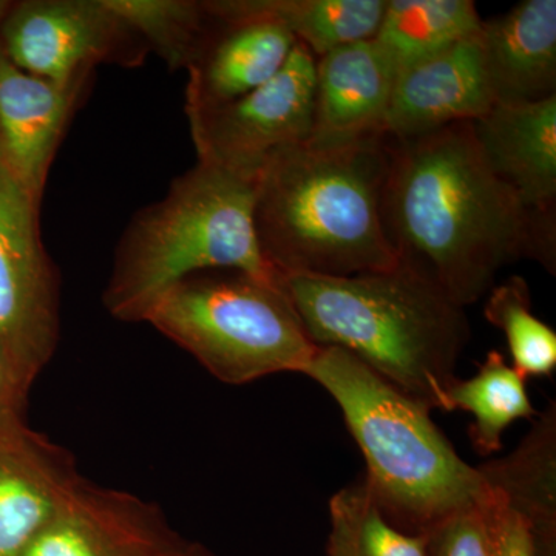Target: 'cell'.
<instances>
[{
  "label": "cell",
  "mask_w": 556,
  "mask_h": 556,
  "mask_svg": "<svg viewBox=\"0 0 556 556\" xmlns=\"http://www.w3.org/2000/svg\"><path fill=\"white\" fill-rule=\"evenodd\" d=\"M383 222L401 262L467 308L521 258L555 274V222L522 206L486 166L470 123L388 139Z\"/></svg>",
  "instance_id": "1"
},
{
  "label": "cell",
  "mask_w": 556,
  "mask_h": 556,
  "mask_svg": "<svg viewBox=\"0 0 556 556\" xmlns=\"http://www.w3.org/2000/svg\"><path fill=\"white\" fill-rule=\"evenodd\" d=\"M317 346H336L430 409L447 391L470 342L466 308L408 263L356 276L280 274Z\"/></svg>",
  "instance_id": "2"
},
{
  "label": "cell",
  "mask_w": 556,
  "mask_h": 556,
  "mask_svg": "<svg viewBox=\"0 0 556 556\" xmlns=\"http://www.w3.org/2000/svg\"><path fill=\"white\" fill-rule=\"evenodd\" d=\"M388 139L336 152L299 144L269 160L257 178L254 222L278 274L343 277L399 265L382 212Z\"/></svg>",
  "instance_id": "3"
},
{
  "label": "cell",
  "mask_w": 556,
  "mask_h": 556,
  "mask_svg": "<svg viewBox=\"0 0 556 556\" xmlns=\"http://www.w3.org/2000/svg\"><path fill=\"white\" fill-rule=\"evenodd\" d=\"M334 399L365 459V482L391 525L427 535L486 495L478 467L460 457L431 409L358 358L317 346L305 372Z\"/></svg>",
  "instance_id": "4"
},
{
  "label": "cell",
  "mask_w": 556,
  "mask_h": 556,
  "mask_svg": "<svg viewBox=\"0 0 556 556\" xmlns=\"http://www.w3.org/2000/svg\"><path fill=\"white\" fill-rule=\"evenodd\" d=\"M257 179L195 167L172 181L163 199L130 219L113 260L102 302L113 317L144 321L169 289L208 270H239L280 283L255 230Z\"/></svg>",
  "instance_id": "5"
},
{
  "label": "cell",
  "mask_w": 556,
  "mask_h": 556,
  "mask_svg": "<svg viewBox=\"0 0 556 556\" xmlns=\"http://www.w3.org/2000/svg\"><path fill=\"white\" fill-rule=\"evenodd\" d=\"M144 321L228 386L305 375L317 351L281 285L239 270L179 281Z\"/></svg>",
  "instance_id": "6"
},
{
  "label": "cell",
  "mask_w": 556,
  "mask_h": 556,
  "mask_svg": "<svg viewBox=\"0 0 556 556\" xmlns=\"http://www.w3.org/2000/svg\"><path fill=\"white\" fill-rule=\"evenodd\" d=\"M60 340V285L40 233V203L0 160V351L28 390Z\"/></svg>",
  "instance_id": "7"
},
{
  "label": "cell",
  "mask_w": 556,
  "mask_h": 556,
  "mask_svg": "<svg viewBox=\"0 0 556 556\" xmlns=\"http://www.w3.org/2000/svg\"><path fill=\"white\" fill-rule=\"evenodd\" d=\"M314 83L316 58L298 42L281 72L258 89L188 115L200 163L257 179L274 155L308 139Z\"/></svg>",
  "instance_id": "8"
},
{
  "label": "cell",
  "mask_w": 556,
  "mask_h": 556,
  "mask_svg": "<svg viewBox=\"0 0 556 556\" xmlns=\"http://www.w3.org/2000/svg\"><path fill=\"white\" fill-rule=\"evenodd\" d=\"M0 49L16 67L61 86L89 83L102 62L137 65L148 51L108 0L11 2Z\"/></svg>",
  "instance_id": "9"
},
{
  "label": "cell",
  "mask_w": 556,
  "mask_h": 556,
  "mask_svg": "<svg viewBox=\"0 0 556 556\" xmlns=\"http://www.w3.org/2000/svg\"><path fill=\"white\" fill-rule=\"evenodd\" d=\"M186 541L155 504L83 478L17 556H177Z\"/></svg>",
  "instance_id": "10"
},
{
  "label": "cell",
  "mask_w": 556,
  "mask_h": 556,
  "mask_svg": "<svg viewBox=\"0 0 556 556\" xmlns=\"http://www.w3.org/2000/svg\"><path fill=\"white\" fill-rule=\"evenodd\" d=\"M394 73L375 40H362L316 58L313 121L303 144L336 152L388 139Z\"/></svg>",
  "instance_id": "11"
},
{
  "label": "cell",
  "mask_w": 556,
  "mask_h": 556,
  "mask_svg": "<svg viewBox=\"0 0 556 556\" xmlns=\"http://www.w3.org/2000/svg\"><path fill=\"white\" fill-rule=\"evenodd\" d=\"M495 104L475 33L397 73L388 109V138H419L473 123Z\"/></svg>",
  "instance_id": "12"
},
{
  "label": "cell",
  "mask_w": 556,
  "mask_h": 556,
  "mask_svg": "<svg viewBox=\"0 0 556 556\" xmlns=\"http://www.w3.org/2000/svg\"><path fill=\"white\" fill-rule=\"evenodd\" d=\"M83 479L72 455L25 424L0 422V556H17Z\"/></svg>",
  "instance_id": "13"
},
{
  "label": "cell",
  "mask_w": 556,
  "mask_h": 556,
  "mask_svg": "<svg viewBox=\"0 0 556 556\" xmlns=\"http://www.w3.org/2000/svg\"><path fill=\"white\" fill-rule=\"evenodd\" d=\"M89 83H51L16 67L0 49V160L42 204L54 156Z\"/></svg>",
  "instance_id": "14"
},
{
  "label": "cell",
  "mask_w": 556,
  "mask_h": 556,
  "mask_svg": "<svg viewBox=\"0 0 556 556\" xmlns=\"http://www.w3.org/2000/svg\"><path fill=\"white\" fill-rule=\"evenodd\" d=\"M470 124L490 170L527 211L555 222L556 94L533 102H496Z\"/></svg>",
  "instance_id": "15"
},
{
  "label": "cell",
  "mask_w": 556,
  "mask_h": 556,
  "mask_svg": "<svg viewBox=\"0 0 556 556\" xmlns=\"http://www.w3.org/2000/svg\"><path fill=\"white\" fill-rule=\"evenodd\" d=\"M295 46L294 36L273 22L215 20L186 68V115L219 108L258 89L281 72Z\"/></svg>",
  "instance_id": "16"
},
{
  "label": "cell",
  "mask_w": 556,
  "mask_h": 556,
  "mask_svg": "<svg viewBox=\"0 0 556 556\" xmlns=\"http://www.w3.org/2000/svg\"><path fill=\"white\" fill-rule=\"evenodd\" d=\"M478 42L496 102L555 97V0H525L503 16L482 20Z\"/></svg>",
  "instance_id": "17"
},
{
  "label": "cell",
  "mask_w": 556,
  "mask_h": 556,
  "mask_svg": "<svg viewBox=\"0 0 556 556\" xmlns=\"http://www.w3.org/2000/svg\"><path fill=\"white\" fill-rule=\"evenodd\" d=\"M490 490L525 519L536 556H555L556 404L538 412L532 428L514 452L477 466Z\"/></svg>",
  "instance_id": "18"
},
{
  "label": "cell",
  "mask_w": 556,
  "mask_h": 556,
  "mask_svg": "<svg viewBox=\"0 0 556 556\" xmlns=\"http://www.w3.org/2000/svg\"><path fill=\"white\" fill-rule=\"evenodd\" d=\"M206 9L219 22H273L320 58L375 38L386 0H206Z\"/></svg>",
  "instance_id": "19"
},
{
  "label": "cell",
  "mask_w": 556,
  "mask_h": 556,
  "mask_svg": "<svg viewBox=\"0 0 556 556\" xmlns=\"http://www.w3.org/2000/svg\"><path fill=\"white\" fill-rule=\"evenodd\" d=\"M481 22L471 0H386L372 40L397 75L470 38Z\"/></svg>",
  "instance_id": "20"
},
{
  "label": "cell",
  "mask_w": 556,
  "mask_h": 556,
  "mask_svg": "<svg viewBox=\"0 0 556 556\" xmlns=\"http://www.w3.org/2000/svg\"><path fill=\"white\" fill-rule=\"evenodd\" d=\"M447 412L471 416L468 437L481 456L504 448V433L517 420L535 419L538 412L527 390V378L497 350L489 351L471 378L459 379L447 391Z\"/></svg>",
  "instance_id": "21"
},
{
  "label": "cell",
  "mask_w": 556,
  "mask_h": 556,
  "mask_svg": "<svg viewBox=\"0 0 556 556\" xmlns=\"http://www.w3.org/2000/svg\"><path fill=\"white\" fill-rule=\"evenodd\" d=\"M325 556H427V536L391 525L364 481L329 500Z\"/></svg>",
  "instance_id": "22"
},
{
  "label": "cell",
  "mask_w": 556,
  "mask_h": 556,
  "mask_svg": "<svg viewBox=\"0 0 556 556\" xmlns=\"http://www.w3.org/2000/svg\"><path fill=\"white\" fill-rule=\"evenodd\" d=\"M148 50L172 70L188 68L215 20L199 0H108Z\"/></svg>",
  "instance_id": "23"
},
{
  "label": "cell",
  "mask_w": 556,
  "mask_h": 556,
  "mask_svg": "<svg viewBox=\"0 0 556 556\" xmlns=\"http://www.w3.org/2000/svg\"><path fill=\"white\" fill-rule=\"evenodd\" d=\"M484 317L503 331L511 367L525 378H548L556 369V332L532 311L529 285L514 276L485 295Z\"/></svg>",
  "instance_id": "24"
},
{
  "label": "cell",
  "mask_w": 556,
  "mask_h": 556,
  "mask_svg": "<svg viewBox=\"0 0 556 556\" xmlns=\"http://www.w3.org/2000/svg\"><path fill=\"white\" fill-rule=\"evenodd\" d=\"M484 500L434 526L426 535L427 556H495Z\"/></svg>",
  "instance_id": "25"
},
{
  "label": "cell",
  "mask_w": 556,
  "mask_h": 556,
  "mask_svg": "<svg viewBox=\"0 0 556 556\" xmlns=\"http://www.w3.org/2000/svg\"><path fill=\"white\" fill-rule=\"evenodd\" d=\"M484 508L495 556H536L535 543L525 519L508 507L500 493L489 486Z\"/></svg>",
  "instance_id": "26"
},
{
  "label": "cell",
  "mask_w": 556,
  "mask_h": 556,
  "mask_svg": "<svg viewBox=\"0 0 556 556\" xmlns=\"http://www.w3.org/2000/svg\"><path fill=\"white\" fill-rule=\"evenodd\" d=\"M28 393L30 390L21 382L9 358L0 351V422L24 416Z\"/></svg>",
  "instance_id": "27"
},
{
  "label": "cell",
  "mask_w": 556,
  "mask_h": 556,
  "mask_svg": "<svg viewBox=\"0 0 556 556\" xmlns=\"http://www.w3.org/2000/svg\"><path fill=\"white\" fill-rule=\"evenodd\" d=\"M177 556H217L214 552L208 551L203 544L193 543V541H186L185 546Z\"/></svg>",
  "instance_id": "28"
},
{
  "label": "cell",
  "mask_w": 556,
  "mask_h": 556,
  "mask_svg": "<svg viewBox=\"0 0 556 556\" xmlns=\"http://www.w3.org/2000/svg\"><path fill=\"white\" fill-rule=\"evenodd\" d=\"M10 0H0V21L5 16L7 10L10 9Z\"/></svg>",
  "instance_id": "29"
}]
</instances>
